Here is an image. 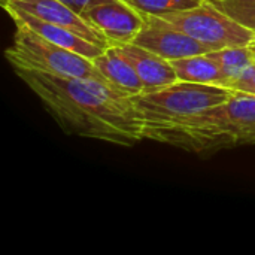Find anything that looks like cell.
<instances>
[{
  "label": "cell",
  "mask_w": 255,
  "mask_h": 255,
  "mask_svg": "<svg viewBox=\"0 0 255 255\" xmlns=\"http://www.w3.org/2000/svg\"><path fill=\"white\" fill-rule=\"evenodd\" d=\"M13 70L66 131L120 146H133L145 139L131 97L106 84L22 67Z\"/></svg>",
  "instance_id": "cell-1"
},
{
  "label": "cell",
  "mask_w": 255,
  "mask_h": 255,
  "mask_svg": "<svg viewBox=\"0 0 255 255\" xmlns=\"http://www.w3.org/2000/svg\"><path fill=\"white\" fill-rule=\"evenodd\" d=\"M155 142L193 152L255 143V96L233 90L230 99L179 121Z\"/></svg>",
  "instance_id": "cell-2"
},
{
  "label": "cell",
  "mask_w": 255,
  "mask_h": 255,
  "mask_svg": "<svg viewBox=\"0 0 255 255\" xmlns=\"http://www.w3.org/2000/svg\"><path fill=\"white\" fill-rule=\"evenodd\" d=\"M232 88L176 81L167 87L131 96L143 124L145 139L157 140L179 121L230 99Z\"/></svg>",
  "instance_id": "cell-3"
},
{
  "label": "cell",
  "mask_w": 255,
  "mask_h": 255,
  "mask_svg": "<svg viewBox=\"0 0 255 255\" xmlns=\"http://www.w3.org/2000/svg\"><path fill=\"white\" fill-rule=\"evenodd\" d=\"M10 18L15 22L16 30L13 43L6 49L4 57L13 69L22 67L64 78L96 79L114 88L96 67L93 60L42 37L19 18Z\"/></svg>",
  "instance_id": "cell-4"
},
{
  "label": "cell",
  "mask_w": 255,
  "mask_h": 255,
  "mask_svg": "<svg viewBox=\"0 0 255 255\" xmlns=\"http://www.w3.org/2000/svg\"><path fill=\"white\" fill-rule=\"evenodd\" d=\"M157 16L202 42L211 49V52L230 46L251 45L255 40L254 30L239 24L206 0L194 7Z\"/></svg>",
  "instance_id": "cell-5"
},
{
  "label": "cell",
  "mask_w": 255,
  "mask_h": 255,
  "mask_svg": "<svg viewBox=\"0 0 255 255\" xmlns=\"http://www.w3.org/2000/svg\"><path fill=\"white\" fill-rule=\"evenodd\" d=\"M3 9L6 12L28 13L42 21L67 28L82 39L105 49L111 46V42L99 28L87 22L79 13H76L61 0H9L6 4H3Z\"/></svg>",
  "instance_id": "cell-6"
},
{
  "label": "cell",
  "mask_w": 255,
  "mask_h": 255,
  "mask_svg": "<svg viewBox=\"0 0 255 255\" xmlns=\"http://www.w3.org/2000/svg\"><path fill=\"white\" fill-rule=\"evenodd\" d=\"M93 27L99 28L111 42V46L131 43L145 25L146 15L124 0H111L90 7L81 15Z\"/></svg>",
  "instance_id": "cell-7"
},
{
  "label": "cell",
  "mask_w": 255,
  "mask_h": 255,
  "mask_svg": "<svg viewBox=\"0 0 255 255\" xmlns=\"http://www.w3.org/2000/svg\"><path fill=\"white\" fill-rule=\"evenodd\" d=\"M133 43L146 48L169 61L211 52L206 45L169 25L157 15H146L145 25L134 37Z\"/></svg>",
  "instance_id": "cell-8"
},
{
  "label": "cell",
  "mask_w": 255,
  "mask_h": 255,
  "mask_svg": "<svg viewBox=\"0 0 255 255\" xmlns=\"http://www.w3.org/2000/svg\"><path fill=\"white\" fill-rule=\"evenodd\" d=\"M117 48L134 67L143 84V93L154 91L179 81L172 63L157 55L155 52L142 48L133 42L117 45Z\"/></svg>",
  "instance_id": "cell-9"
},
{
  "label": "cell",
  "mask_w": 255,
  "mask_h": 255,
  "mask_svg": "<svg viewBox=\"0 0 255 255\" xmlns=\"http://www.w3.org/2000/svg\"><path fill=\"white\" fill-rule=\"evenodd\" d=\"M93 63L108 79V82L124 96L131 97L143 93V84L139 75L117 46L106 48L99 57L93 60Z\"/></svg>",
  "instance_id": "cell-10"
},
{
  "label": "cell",
  "mask_w": 255,
  "mask_h": 255,
  "mask_svg": "<svg viewBox=\"0 0 255 255\" xmlns=\"http://www.w3.org/2000/svg\"><path fill=\"white\" fill-rule=\"evenodd\" d=\"M7 13H9V16H15V18H19L21 21H24L31 30H34L42 37H45V39L72 51V52L81 54L90 60H94L96 57H99L105 51V48L82 39L81 36L75 34L73 31H70L67 28H63V27L54 25L51 22L42 21L36 16L28 15V13H22V12H7Z\"/></svg>",
  "instance_id": "cell-11"
},
{
  "label": "cell",
  "mask_w": 255,
  "mask_h": 255,
  "mask_svg": "<svg viewBox=\"0 0 255 255\" xmlns=\"http://www.w3.org/2000/svg\"><path fill=\"white\" fill-rule=\"evenodd\" d=\"M179 81L224 87V75L218 63L208 54L184 57L170 61Z\"/></svg>",
  "instance_id": "cell-12"
},
{
  "label": "cell",
  "mask_w": 255,
  "mask_h": 255,
  "mask_svg": "<svg viewBox=\"0 0 255 255\" xmlns=\"http://www.w3.org/2000/svg\"><path fill=\"white\" fill-rule=\"evenodd\" d=\"M211 58H214L224 75V87L241 76L248 67L255 63V45H245V46H230L218 51L208 52Z\"/></svg>",
  "instance_id": "cell-13"
},
{
  "label": "cell",
  "mask_w": 255,
  "mask_h": 255,
  "mask_svg": "<svg viewBox=\"0 0 255 255\" xmlns=\"http://www.w3.org/2000/svg\"><path fill=\"white\" fill-rule=\"evenodd\" d=\"M227 16L255 31V0H206Z\"/></svg>",
  "instance_id": "cell-14"
},
{
  "label": "cell",
  "mask_w": 255,
  "mask_h": 255,
  "mask_svg": "<svg viewBox=\"0 0 255 255\" xmlns=\"http://www.w3.org/2000/svg\"><path fill=\"white\" fill-rule=\"evenodd\" d=\"M145 15H163L167 12L194 7L202 0H124Z\"/></svg>",
  "instance_id": "cell-15"
},
{
  "label": "cell",
  "mask_w": 255,
  "mask_h": 255,
  "mask_svg": "<svg viewBox=\"0 0 255 255\" xmlns=\"http://www.w3.org/2000/svg\"><path fill=\"white\" fill-rule=\"evenodd\" d=\"M227 88L255 96V63L251 67H248L241 76H238L235 81H232L227 85Z\"/></svg>",
  "instance_id": "cell-16"
},
{
  "label": "cell",
  "mask_w": 255,
  "mask_h": 255,
  "mask_svg": "<svg viewBox=\"0 0 255 255\" xmlns=\"http://www.w3.org/2000/svg\"><path fill=\"white\" fill-rule=\"evenodd\" d=\"M7 1H9V0H0V3H1V6H3V4H6Z\"/></svg>",
  "instance_id": "cell-17"
},
{
  "label": "cell",
  "mask_w": 255,
  "mask_h": 255,
  "mask_svg": "<svg viewBox=\"0 0 255 255\" xmlns=\"http://www.w3.org/2000/svg\"><path fill=\"white\" fill-rule=\"evenodd\" d=\"M253 43H254V45H255V40H254V42H253Z\"/></svg>",
  "instance_id": "cell-18"
},
{
  "label": "cell",
  "mask_w": 255,
  "mask_h": 255,
  "mask_svg": "<svg viewBox=\"0 0 255 255\" xmlns=\"http://www.w3.org/2000/svg\"><path fill=\"white\" fill-rule=\"evenodd\" d=\"M202 1H205V0H202Z\"/></svg>",
  "instance_id": "cell-19"
}]
</instances>
